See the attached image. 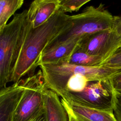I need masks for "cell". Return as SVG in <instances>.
<instances>
[{"label": "cell", "mask_w": 121, "mask_h": 121, "mask_svg": "<svg viewBox=\"0 0 121 121\" xmlns=\"http://www.w3.org/2000/svg\"><path fill=\"white\" fill-rule=\"evenodd\" d=\"M70 17L59 9L47 22L36 28H33L29 22L11 82L16 83L26 76L28 77L35 74L44 49L68 26Z\"/></svg>", "instance_id": "obj_1"}, {"label": "cell", "mask_w": 121, "mask_h": 121, "mask_svg": "<svg viewBox=\"0 0 121 121\" xmlns=\"http://www.w3.org/2000/svg\"><path fill=\"white\" fill-rule=\"evenodd\" d=\"M28 25L26 9L0 30V90L12 81Z\"/></svg>", "instance_id": "obj_2"}, {"label": "cell", "mask_w": 121, "mask_h": 121, "mask_svg": "<svg viewBox=\"0 0 121 121\" xmlns=\"http://www.w3.org/2000/svg\"><path fill=\"white\" fill-rule=\"evenodd\" d=\"M113 21V16L103 4L96 7H87L81 13L70 16L68 26L49 42L43 52L67 42L79 40L93 33L110 29Z\"/></svg>", "instance_id": "obj_3"}, {"label": "cell", "mask_w": 121, "mask_h": 121, "mask_svg": "<svg viewBox=\"0 0 121 121\" xmlns=\"http://www.w3.org/2000/svg\"><path fill=\"white\" fill-rule=\"evenodd\" d=\"M115 92L110 78L89 81L78 93H67L62 97L68 102L95 109L113 112Z\"/></svg>", "instance_id": "obj_4"}, {"label": "cell", "mask_w": 121, "mask_h": 121, "mask_svg": "<svg viewBox=\"0 0 121 121\" xmlns=\"http://www.w3.org/2000/svg\"><path fill=\"white\" fill-rule=\"evenodd\" d=\"M24 93L13 112L11 121H31L44 110L42 72L22 79Z\"/></svg>", "instance_id": "obj_5"}, {"label": "cell", "mask_w": 121, "mask_h": 121, "mask_svg": "<svg viewBox=\"0 0 121 121\" xmlns=\"http://www.w3.org/2000/svg\"><path fill=\"white\" fill-rule=\"evenodd\" d=\"M113 18L111 29L82 38L78 47L90 55L101 57L104 61L108 58L121 43V16H113Z\"/></svg>", "instance_id": "obj_6"}, {"label": "cell", "mask_w": 121, "mask_h": 121, "mask_svg": "<svg viewBox=\"0 0 121 121\" xmlns=\"http://www.w3.org/2000/svg\"><path fill=\"white\" fill-rule=\"evenodd\" d=\"M24 91L22 79L0 90V121H11Z\"/></svg>", "instance_id": "obj_7"}, {"label": "cell", "mask_w": 121, "mask_h": 121, "mask_svg": "<svg viewBox=\"0 0 121 121\" xmlns=\"http://www.w3.org/2000/svg\"><path fill=\"white\" fill-rule=\"evenodd\" d=\"M60 0H35L27 9L28 20L33 28L47 22L60 9Z\"/></svg>", "instance_id": "obj_8"}, {"label": "cell", "mask_w": 121, "mask_h": 121, "mask_svg": "<svg viewBox=\"0 0 121 121\" xmlns=\"http://www.w3.org/2000/svg\"><path fill=\"white\" fill-rule=\"evenodd\" d=\"M60 100L63 106L82 121H118L113 112L82 106L61 98Z\"/></svg>", "instance_id": "obj_9"}, {"label": "cell", "mask_w": 121, "mask_h": 121, "mask_svg": "<svg viewBox=\"0 0 121 121\" xmlns=\"http://www.w3.org/2000/svg\"><path fill=\"white\" fill-rule=\"evenodd\" d=\"M79 40L67 42L43 52L40 57L39 67L42 64H56L67 62L77 47Z\"/></svg>", "instance_id": "obj_10"}, {"label": "cell", "mask_w": 121, "mask_h": 121, "mask_svg": "<svg viewBox=\"0 0 121 121\" xmlns=\"http://www.w3.org/2000/svg\"><path fill=\"white\" fill-rule=\"evenodd\" d=\"M43 98L47 121H69L66 111L57 94L45 86Z\"/></svg>", "instance_id": "obj_11"}, {"label": "cell", "mask_w": 121, "mask_h": 121, "mask_svg": "<svg viewBox=\"0 0 121 121\" xmlns=\"http://www.w3.org/2000/svg\"><path fill=\"white\" fill-rule=\"evenodd\" d=\"M71 75L69 77L64 91L60 95L62 97L67 93H78L82 91L87 86L89 80L85 76L88 73V68L69 64Z\"/></svg>", "instance_id": "obj_12"}, {"label": "cell", "mask_w": 121, "mask_h": 121, "mask_svg": "<svg viewBox=\"0 0 121 121\" xmlns=\"http://www.w3.org/2000/svg\"><path fill=\"white\" fill-rule=\"evenodd\" d=\"M103 61L100 57L90 55L80 50L77 45L66 63L85 67H100Z\"/></svg>", "instance_id": "obj_13"}, {"label": "cell", "mask_w": 121, "mask_h": 121, "mask_svg": "<svg viewBox=\"0 0 121 121\" xmlns=\"http://www.w3.org/2000/svg\"><path fill=\"white\" fill-rule=\"evenodd\" d=\"M23 0H0V30L7 24L10 17L19 9Z\"/></svg>", "instance_id": "obj_14"}, {"label": "cell", "mask_w": 121, "mask_h": 121, "mask_svg": "<svg viewBox=\"0 0 121 121\" xmlns=\"http://www.w3.org/2000/svg\"><path fill=\"white\" fill-rule=\"evenodd\" d=\"M90 0H60V10L66 14L78 11L81 7L89 2Z\"/></svg>", "instance_id": "obj_15"}, {"label": "cell", "mask_w": 121, "mask_h": 121, "mask_svg": "<svg viewBox=\"0 0 121 121\" xmlns=\"http://www.w3.org/2000/svg\"><path fill=\"white\" fill-rule=\"evenodd\" d=\"M101 66L121 69V43L112 54L101 64Z\"/></svg>", "instance_id": "obj_16"}, {"label": "cell", "mask_w": 121, "mask_h": 121, "mask_svg": "<svg viewBox=\"0 0 121 121\" xmlns=\"http://www.w3.org/2000/svg\"><path fill=\"white\" fill-rule=\"evenodd\" d=\"M113 112L117 120L121 121V94L116 92Z\"/></svg>", "instance_id": "obj_17"}, {"label": "cell", "mask_w": 121, "mask_h": 121, "mask_svg": "<svg viewBox=\"0 0 121 121\" xmlns=\"http://www.w3.org/2000/svg\"><path fill=\"white\" fill-rule=\"evenodd\" d=\"M110 79L113 86L121 84V70L113 75Z\"/></svg>", "instance_id": "obj_18"}, {"label": "cell", "mask_w": 121, "mask_h": 121, "mask_svg": "<svg viewBox=\"0 0 121 121\" xmlns=\"http://www.w3.org/2000/svg\"><path fill=\"white\" fill-rule=\"evenodd\" d=\"M63 105V104H62ZM68 114L69 121H82L76 116L69 108L63 106Z\"/></svg>", "instance_id": "obj_19"}, {"label": "cell", "mask_w": 121, "mask_h": 121, "mask_svg": "<svg viewBox=\"0 0 121 121\" xmlns=\"http://www.w3.org/2000/svg\"><path fill=\"white\" fill-rule=\"evenodd\" d=\"M31 121H47L45 108L43 111L41 112Z\"/></svg>", "instance_id": "obj_20"}, {"label": "cell", "mask_w": 121, "mask_h": 121, "mask_svg": "<svg viewBox=\"0 0 121 121\" xmlns=\"http://www.w3.org/2000/svg\"><path fill=\"white\" fill-rule=\"evenodd\" d=\"M113 87L116 92L121 94V84L115 85L113 86Z\"/></svg>", "instance_id": "obj_21"}]
</instances>
